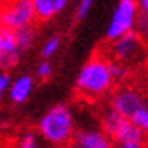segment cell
<instances>
[{
    "label": "cell",
    "mask_w": 148,
    "mask_h": 148,
    "mask_svg": "<svg viewBox=\"0 0 148 148\" xmlns=\"http://www.w3.org/2000/svg\"><path fill=\"white\" fill-rule=\"evenodd\" d=\"M116 81V63L110 56L96 54L81 65L76 76V90L87 101H98L112 92Z\"/></svg>",
    "instance_id": "cell-1"
},
{
    "label": "cell",
    "mask_w": 148,
    "mask_h": 148,
    "mask_svg": "<svg viewBox=\"0 0 148 148\" xmlns=\"http://www.w3.org/2000/svg\"><path fill=\"white\" fill-rule=\"evenodd\" d=\"M36 130L42 136V139L53 148H65L72 145L76 137V117L69 105H54L43 112L38 119Z\"/></svg>",
    "instance_id": "cell-2"
},
{
    "label": "cell",
    "mask_w": 148,
    "mask_h": 148,
    "mask_svg": "<svg viewBox=\"0 0 148 148\" xmlns=\"http://www.w3.org/2000/svg\"><path fill=\"white\" fill-rule=\"evenodd\" d=\"M101 128L114 139L116 145L125 143H145L146 136L130 117L108 108L101 114Z\"/></svg>",
    "instance_id": "cell-3"
},
{
    "label": "cell",
    "mask_w": 148,
    "mask_h": 148,
    "mask_svg": "<svg viewBox=\"0 0 148 148\" xmlns=\"http://www.w3.org/2000/svg\"><path fill=\"white\" fill-rule=\"evenodd\" d=\"M110 60L125 65V67H136L146 56V42L137 31H132L128 34H123L121 38H116L110 42L108 49Z\"/></svg>",
    "instance_id": "cell-4"
},
{
    "label": "cell",
    "mask_w": 148,
    "mask_h": 148,
    "mask_svg": "<svg viewBox=\"0 0 148 148\" xmlns=\"http://www.w3.org/2000/svg\"><path fill=\"white\" fill-rule=\"evenodd\" d=\"M139 16H141V7H139L137 0H119L108 20L107 33H105L107 40L112 42L116 38H121L123 34L136 31Z\"/></svg>",
    "instance_id": "cell-5"
},
{
    "label": "cell",
    "mask_w": 148,
    "mask_h": 148,
    "mask_svg": "<svg viewBox=\"0 0 148 148\" xmlns=\"http://www.w3.org/2000/svg\"><path fill=\"white\" fill-rule=\"evenodd\" d=\"M38 20L33 0H4L0 9V24L11 31H20L25 27H33Z\"/></svg>",
    "instance_id": "cell-6"
},
{
    "label": "cell",
    "mask_w": 148,
    "mask_h": 148,
    "mask_svg": "<svg viewBox=\"0 0 148 148\" xmlns=\"http://www.w3.org/2000/svg\"><path fill=\"white\" fill-rule=\"evenodd\" d=\"M148 98L134 85H121L110 96V108L127 117H134L146 105Z\"/></svg>",
    "instance_id": "cell-7"
},
{
    "label": "cell",
    "mask_w": 148,
    "mask_h": 148,
    "mask_svg": "<svg viewBox=\"0 0 148 148\" xmlns=\"http://www.w3.org/2000/svg\"><path fill=\"white\" fill-rule=\"evenodd\" d=\"M22 53L24 51H22L16 40V33L2 27L0 29V65H2V69L9 71L13 67H16Z\"/></svg>",
    "instance_id": "cell-8"
},
{
    "label": "cell",
    "mask_w": 148,
    "mask_h": 148,
    "mask_svg": "<svg viewBox=\"0 0 148 148\" xmlns=\"http://www.w3.org/2000/svg\"><path fill=\"white\" fill-rule=\"evenodd\" d=\"M71 148H116V143L103 128H83L76 134Z\"/></svg>",
    "instance_id": "cell-9"
},
{
    "label": "cell",
    "mask_w": 148,
    "mask_h": 148,
    "mask_svg": "<svg viewBox=\"0 0 148 148\" xmlns=\"http://www.w3.org/2000/svg\"><path fill=\"white\" fill-rule=\"evenodd\" d=\"M33 90H34V78L31 74H20V76L13 79L11 88L7 92V98L14 105H22V103H25L31 98Z\"/></svg>",
    "instance_id": "cell-10"
},
{
    "label": "cell",
    "mask_w": 148,
    "mask_h": 148,
    "mask_svg": "<svg viewBox=\"0 0 148 148\" xmlns=\"http://www.w3.org/2000/svg\"><path fill=\"white\" fill-rule=\"evenodd\" d=\"M34 9H36V16L40 22H49L54 20L56 16L67 9L69 0H33Z\"/></svg>",
    "instance_id": "cell-11"
},
{
    "label": "cell",
    "mask_w": 148,
    "mask_h": 148,
    "mask_svg": "<svg viewBox=\"0 0 148 148\" xmlns=\"http://www.w3.org/2000/svg\"><path fill=\"white\" fill-rule=\"evenodd\" d=\"M49 145L42 139L38 134V130H25L14 137V141L11 143L9 148H47Z\"/></svg>",
    "instance_id": "cell-12"
},
{
    "label": "cell",
    "mask_w": 148,
    "mask_h": 148,
    "mask_svg": "<svg viewBox=\"0 0 148 148\" xmlns=\"http://www.w3.org/2000/svg\"><path fill=\"white\" fill-rule=\"evenodd\" d=\"M62 49V38L58 34H53V36H49V38L43 42V45L40 49V54L43 60H51L53 56L58 54V51Z\"/></svg>",
    "instance_id": "cell-13"
},
{
    "label": "cell",
    "mask_w": 148,
    "mask_h": 148,
    "mask_svg": "<svg viewBox=\"0 0 148 148\" xmlns=\"http://www.w3.org/2000/svg\"><path fill=\"white\" fill-rule=\"evenodd\" d=\"M14 33H16V40L20 43L22 51H29V49L33 47L34 38H36L33 27H25V29H20V31H14Z\"/></svg>",
    "instance_id": "cell-14"
},
{
    "label": "cell",
    "mask_w": 148,
    "mask_h": 148,
    "mask_svg": "<svg viewBox=\"0 0 148 148\" xmlns=\"http://www.w3.org/2000/svg\"><path fill=\"white\" fill-rule=\"evenodd\" d=\"M132 121H134L139 128H141L145 132V136H146V141H148V101H146V105L139 110V112L132 117Z\"/></svg>",
    "instance_id": "cell-15"
},
{
    "label": "cell",
    "mask_w": 148,
    "mask_h": 148,
    "mask_svg": "<svg viewBox=\"0 0 148 148\" xmlns=\"http://www.w3.org/2000/svg\"><path fill=\"white\" fill-rule=\"evenodd\" d=\"M34 72H36V78H38V79L45 81V79H49L51 76H53V65H51L49 60H42L38 65H36Z\"/></svg>",
    "instance_id": "cell-16"
},
{
    "label": "cell",
    "mask_w": 148,
    "mask_h": 148,
    "mask_svg": "<svg viewBox=\"0 0 148 148\" xmlns=\"http://www.w3.org/2000/svg\"><path fill=\"white\" fill-rule=\"evenodd\" d=\"M98 2V0H79L78 7H76V20H83L88 13H90L92 5Z\"/></svg>",
    "instance_id": "cell-17"
},
{
    "label": "cell",
    "mask_w": 148,
    "mask_h": 148,
    "mask_svg": "<svg viewBox=\"0 0 148 148\" xmlns=\"http://www.w3.org/2000/svg\"><path fill=\"white\" fill-rule=\"evenodd\" d=\"M136 31L141 34L143 38H145V42L148 43V13H146V11H141V16H139V22H137Z\"/></svg>",
    "instance_id": "cell-18"
},
{
    "label": "cell",
    "mask_w": 148,
    "mask_h": 148,
    "mask_svg": "<svg viewBox=\"0 0 148 148\" xmlns=\"http://www.w3.org/2000/svg\"><path fill=\"white\" fill-rule=\"evenodd\" d=\"M13 76L7 71H4L2 74H0V94H7L11 88V83H13Z\"/></svg>",
    "instance_id": "cell-19"
},
{
    "label": "cell",
    "mask_w": 148,
    "mask_h": 148,
    "mask_svg": "<svg viewBox=\"0 0 148 148\" xmlns=\"http://www.w3.org/2000/svg\"><path fill=\"white\" fill-rule=\"evenodd\" d=\"M116 148H145L143 143H125V145H116Z\"/></svg>",
    "instance_id": "cell-20"
},
{
    "label": "cell",
    "mask_w": 148,
    "mask_h": 148,
    "mask_svg": "<svg viewBox=\"0 0 148 148\" xmlns=\"http://www.w3.org/2000/svg\"><path fill=\"white\" fill-rule=\"evenodd\" d=\"M139 7H141V11H146L148 13V0H137Z\"/></svg>",
    "instance_id": "cell-21"
}]
</instances>
